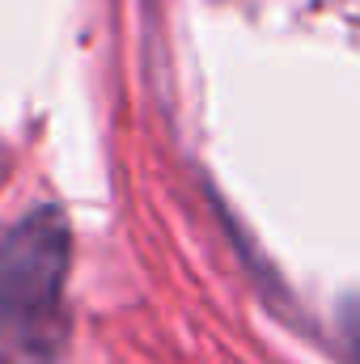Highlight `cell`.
I'll list each match as a JSON object with an SVG mask.
<instances>
[{
    "instance_id": "cell-1",
    "label": "cell",
    "mask_w": 360,
    "mask_h": 364,
    "mask_svg": "<svg viewBox=\"0 0 360 364\" xmlns=\"http://www.w3.org/2000/svg\"><path fill=\"white\" fill-rule=\"evenodd\" d=\"M73 233L60 208H34L0 237V364H60L68 335Z\"/></svg>"
},
{
    "instance_id": "cell-2",
    "label": "cell",
    "mask_w": 360,
    "mask_h": 364,
    "mask_svg": "<svg viewBox=\"0 0 360 364\" xmlns=\"http://www.w3.org/2000/svg\"><path fill=\"white\" fill-rule=\"evenodd\" d=\"M339 322H344V339H348V348H352V360L360 364V301H348V305H344Z\"/></svg>"
}]
</instances>
